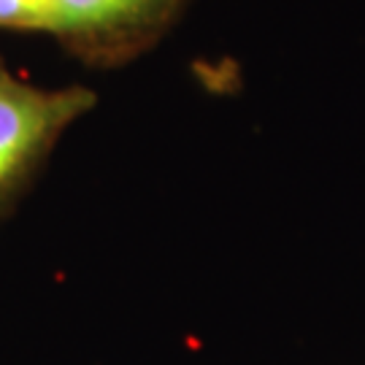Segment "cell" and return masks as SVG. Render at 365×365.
Masks as SVG:
<instances>
[{"instance_id":"cell-1","label":"cell","mask_w":365,"mask_h":365,"mask_svg":"<svg viewBox=\"0 0 365 365\" xmlns=\"http://www.w3.org/2000/svg\"><path fill=\"white\" fill-rule=\"evenodd\" d=\"M95 103L98 95L90 87H38L0 57V217L30 187L68 128Z\"/></svg>"},{"instance_id":"cell-2","label":"cell","mask_w":365,"mask_h":365,"mask_svg":"<svg viewBox=\"0 0 365 365\" xmlns=\"http://www.w3.org/2000/svg\"><path fill=\"white\" fill-rule=\"evenodd\" d=\"M190 0H52L54 33L68 54L95 68H122L155 49Z\"/></svg>"},{"instance_id":"cell-3","label":"cell","mask_w":365,"mask_h":365,"mask_svg":"<svg viewBox=\"0 0 365 365\" xmlns=\"http://www.w3.org/2000/svg\"><path fill=\"white\" fill-rule=\"evenodd\" d=\"M0 30L54 33L52 0H0Z\"/></svg>"}]
</instances>
